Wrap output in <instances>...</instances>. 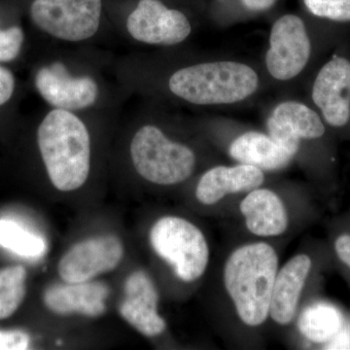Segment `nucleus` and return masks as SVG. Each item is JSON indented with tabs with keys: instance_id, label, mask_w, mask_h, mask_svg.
I'll return each instance as SVG.
<instances>
[{
	"instance_id": "3",
	"label": "nucleus",
	"mask_w": 350,
	"mask_h": 350,
	"mask_svg": "<svg viewBox=\"0 0 350 350\" xmlns=\"http://www.w3.org/2000/svg\"><path fill=\"white\" fill-rule=\"evenodd\" d=\"M256 71L237 62H213L178 69L170 76V92L195 105H232L257 91Z\"/></svg>"
},
{
	"instance_id": "18",
	"label": "nucleus",
	"mask_w": 350,
	"mask_h": 350,
	"mask_svg": "<svg viewBox=\"0 0 350 350\" xmlns=\"http://www.w3.org/2000/svg\"><path fill=\"white\" fill-rule=\"evenodd\" d=\"M229 153L241 163L267 172L282 170L294 158L269 135L259 131H247L239 135L232 142Z\"/></svg>"
},
{
	"instance_id": "15",
	"label": "nucleus",
	"mask_w": 350,
	"mask_h": 350,
	"mask_svg": "<svg viewBox=\"0 0 350 350\" xmlns=\"http://www.w3.org/2000/svg\"><path fill=\"white\" fill-rule=\"evenodd\" d=\"M108 294L109 289L105 283H68L50 287L44 294V303L57 314L79 313L96 317L107 310L105 300Z\"/></svg>"
},
{
	"instance_id": "28",
	"label": "nucleus",
	"mask_w": 350,
	"mask_h": 350,
	"mask_svg": "<svg viewBox=\"0 0 350 350\" xmlns=\"http://www.w3.org/2000/svg\"><path fill=\"white\" fill-rule=\"evenodd\" d=\"M324 349H350L349 332L342 328L335 337L326 342Z\"/></svg>"
},
{
	"instance_id": "14",
	"label": "nucleus",
	"mask_w": 350,
	"mask_h": 350,
	"mask_svg": "<svg viewBox=\"0 0 350 350\" xmlns=\"http://www.w3.org/2000/svg\"><path fill=\"white\" fill-rule=\"evenodd\" d=\"M265 180L264 172L250 165L213 167L200 177L196 197L204 206H213L228 195L250 192Z\"/></svg>"
},
{
	"instance_id": "2",
	"label": "nucleus",
	"mask_w": 350,
	"mask_h": 350,
	"mask_svg": "<svg viewBox=\"0 0 350 350\" xmlns=\"http://www.w3.org/2000/svg\"><path fill=\"white\" fill-rule=\"evenodd\" d=\"M278 271V254L266 243L241 246L226 261V290L246 325L259 326L268 319Z\"/></svg>"
},
{
	"instance_id": "5",
	"label": "nucleus",
	"mask_w": 350,
	"mask_h": 350,
	"mask_svg": "<svg viewBox=\"0 0 350 350\" xmlns=\"http://www.w3.org/2000/svg\"><path fill=\"white\" fill-rule=\"evenodd\" d=\"M150 243L157 254L172 265L177 278L193 282L204 275L209 261L208 244L202 231L176 216L157 221L150 232Z\"/></svg>"
},
{
	"instance_id": "22",
	"label": "nucleus",
	"mask_w": 350,
	"mask_h": 350,
	"mask_svg": "<svg viewBox=\"0 0 350 350\" xmlns=\"http://www.w3.org/2000/svg\"><path fill=\"white\" fill-rule=\"evenodd\" d=\"M304 7L317 19L350 24V0H301Z\"/></svg>"
},
{
	"instance_id": "19",
	"label": "nucleus",
	"mask_w": 350,
	"mask_h": 350,
	"mask_svg": "<svg viewBox=\"0 0 350 350\" xmlns=\"http://www.w3.org/2000/svg\"><path fill=\"white\" fill-rule=\"evenodd\" d=\"M298 327L301 335L310 342L325 345L344 328V319L336 306L317 303L303 310Z\"/></svg>"
},
{
	"instance_id": "17",
	"label": "nucleus",
	"mask_w": 350,
	"mask_h": 350,
	"mask_svg": "<svg viewBox=\"0 0 350 350\" xmlns=\"http://www.w3.org/2000/svg\"><path fill=\"white\" fill-rule=\"evenodd\" d=\"M241 213L251 234L262 238L278 237L286 231L288 219L282 200L273 191L256 188L241 202Z\"/></svg>"
},
{
	"instance_id": "26",
	"label": "nucleus",
	"mask_w": 350,
	"mask_h": 350,
	"mask_svg": "<svg viewBox=\"0 0 350 350\" xmlns=\"http://www.w3.org/2000/svg\"><path fill=\"white\" fill-rule=\"evenodd\" d=\"M278 0H238L239 5L246 12L262 13L275 5Z\"/></svg>"
},
{
	"instance_id": "12",
	"label": "nucleus",
	"mask_w": 350,
	"mask_h": 350,
	"mask_svg": "<svg viewBox=\"0 0 350 350\" xmlns=\"http://www.w3.org/2000/svg\"><path fill=\"white\" fill-rule=\"evenodd\" d=\"M267 126L269 137L293 157L300 149L301 139H319L326 133L325 122L319 113L298 101L278 105Z\"/></svg>"
},
{
	"instance_id": "8",
	"label": "nucleus",
	"mask_w": 350,
	"mask_h": 350,
	"mask_svg": "<svg viewBox=\"0 0 350 350\" xmlns=\"http://www.w3.org/2000/svg\"><path fill=\"white\" fill-rule=\"evenodd\" d=\"M126 29L138 42L174 46L190 36L192 25L185 14L162 0H139L126 20Z\"/></svg>"
},
{
	"instance_id": "27",
	"label": "nucleus",
	"mask_w": 350,
	"mask_h": 350,
	"mask_svg": "<svg viewBox=\"0 0 350 350\" xmlns=\"http://www.w3.org/2000/svg\"><path fill=\"white\" fill-rule=\"evenodd\" d=\"M335 250L340 261L350 268V234H342L335 243Z\"/></svg>"
},
{
	"instance_id": "10",
	"label": "nucleus",
	"mask_w": 350,
	"mask_h": 350,
	"mask_svg": "<svg viewBox=\"0 0 350 350\" xmlns=\"http://www.w3.org/2000/svg\"><path fill=\"white\" fill-rule=\"evenodd\" d=\"M36 87L51 107L71 112L93 107L100 96V87L93 77L72 75L59 62L39 69Z\"/></svg>"
},
{
	"instance_id": "13",
	"label": "nucleus",
	"mask_w": 350,
	"mask_h": 350,
	"mask_svg": "<svg viewBox=\"0 0 350 350\" xmlns=\"http://www.w3.org/2000/svg\"><path fill=\"white\" fill-rule=\"evenodd\" d=\"M120 314L146 337H157L165 330V320L158 313V292L150 276L137 271L126 278Z\"/></svg>"
},
{
	"instance_id": "20",
	"label": "nucleus",
	"mask_w": 350,
	"mask_h": 350,
	"mask_svg": "<svg viewBox=\"0 0 350 350\" xmlns=\"http://www.w3.org/2000/svg\"><path fill=\"white\" fill-rule=\"evenodd\" d=\"M0 246L27 259H38L47 251L42 237L8 218L0 220Z\"/></svg>"
},
{
	"instance_id": "23",
	"label": "nucleus",
	"mask_w": 350,
	"mask_h": 350,
	"mask_svg": "<svg viewBox=\"0 0 350 350\" xmlns=\"http://www.w3.org/2000/svg\"><path fill=\"white\" fill-rule=\"evenodd\" d=\"M24 31L19 27L0 29V63L13 61L22 50Z\"/></svg>"
},
{
	"instance_id": "16",
	"label": "nucleus",
	"mask_w": 350,
	"mask_h": 350,
	"mask_svg": "<svg viewBox=\"0 0 350 350\" xmlns=\"http://www.w3.org/2000/svg\"><path fill=\"white\" fill-rule=\"evenodd\" d=\"M310 269V258L299 254L290 259L276 273L269 308V315L276 323L287 325L294 319Z\"/></svg>"
},
{
	"instance_id": "4",
	"label": "nucleus",
	"mask_w": 350,
	"mask_h": 350,
	"mask_svg": "<svg viewBox=\"0 0 350 350\" xmlns=\"http://www.w3.org/2000/svg\"><path fill=\"white\" fill-rule=\"evenodd\" d=\"M130 150L137 174L157 185H176L187 180L197 163L192 149L170 139L153 125L138 129L131 139Z\"/></svg>"
},
{
	"instance_id": "24",
	"label": "nucleus",
	"mask_w": 350,
	"mask_h": 350,
	"mask_svg": "<svg viewBox=\"0 0 350 350\" xmlns=\"http://www.w3.org/2000/svg\"><path fill=\"white\" fill-rule=\"evenodd\" d=\"M31 338L22 331H0V350H24L29 349Z\"/></svg>"
},
{
	"instance_id": "6",
	"label": "nucleus",
	"mask_w": 350,
	"mask_h": 350,
	"mask_svg": "<svg viewBox=\"0 0 350 350\" xmlns=\"http://www.w3.org/2000/svg\"><path fill=\"white\" fill-rule=\"evenodd\" d=\"M101 0H34L32 22L57 40L81 42L100 29Z\"/></svg>"
},
{
	"instance_id": "9",
	"label": "nucleus",
	"mask_w": 350,
	"mask_h": 350,
	"mask_svg": "<svg viewBox=\"0 0 350 350\" xmlns=\"http://www.w3.org/2000/svg\"><path fill=\"white\" fill-rule=\"evenodd\" d=\"M312 100L327 125L334 129L349 125V57L334 54L321 66L313 81Z\"/></svg>"
},
{
	"instance_id": "1",
	"label": "nucleus",
	"mask_w": 350,
	"mask_h": 350,
	"mask_svg": "<svg viewBox=\"0 0 350 350\" xmlns=\"http://www.w3.org/2000/svg\"><path fill=\"white\" fill-rule=\"evenodd\" d=\"M38 142L57 190L69 192L84 185L91 170V137L75 112L53 108L38 126Z\"/></svg>"
},
{
	"instance_id": "7",
	"label": "nucleus",
	"mask_w": 350,
	"mask_h": 350,
	"mask_svg": "<svg viewBox=\"0 0 350 350\" xmlns=\"http://www.w3.org/2000/svg\"><path fill=\"white\" fill-rule=\"evenodd\" d=\"M312 52V40L300 16L285 14L273 23L266 55L271 77L280 81L293 79L308 66Z\"/></svg>"
},
{
	"instance_id": "21",
	"label": "nucleus",
	"mask_w": 350,
	"mask_h": 350,
	"mask_svg": "<svg viewBox=\"0 0 350 350\" xmlns=\"http://www.w3.org/2000/svg\"><path fill=\"white\" fill-rule=\"evenodd\" d=\"M27 275L23 266L9 267L0 271V320L10 317L22 305Z\"/></svg>"
},
{
	"instance_id": "11",
	"label": "nucleus",
	"mask_w": 350,
	"mask_h": 350,
	"mask_svg": "<svg viewBox=\"0 0 350 350\" xmlns=\"http://www.w3.org/2000/svg\"><path fill=\"white\" fill-rule=\"evenodd\" d=\"M123 255V244L116 237L87 239L64 254L59 262V273L66 283L90 282L116 269Z\"/></svg>"
},
{
	"instance_id": "25",
	"label": "nucleus",
	"mask_w": 350,
	"mask_h": 350,
	"mask_svg": "<svg viewBox=\"0 0 350 350\" xmlns=\"http://www.w3.org/2000/svg\"><path fill=\"white\" fill-rule=\"evenodd\" d=\"M15 90V78L9 69L0 66V107L8 103Z\"/></svg>"
}]
</instances>
